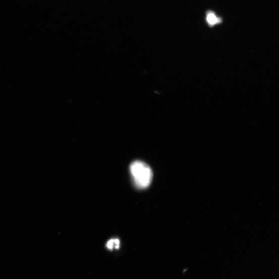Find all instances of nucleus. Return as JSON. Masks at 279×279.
<instances>
[{"label":"nucleus","mask_w":279,"mask_h":279,"mask_svg":"<svg viewBox=\"0 0 279 279\" xmlns=\"http://www.w3.org/2000/svg\"><path fill=\"white\" fill-rule=\"evenodd\" d=\"M130 172L135 186L140 189L148 188L153 179L151 168L141 161H135L130 166Z\"/></svg>","instance_id":"f257e3e1"},{"label":"nucleus","mask_w":279,"mask_h":279,"mask_svg":"<svg viewBox=\"0 0 279 279\" xmlns=\"http://www.w3.org/2000/svg\"><path fill=\"white\" fill-rule=\"evenodd\" d=\"M206 20L210 26H213L222 22L221 18H218L215 14L212 12H209L207 13Z\"/></svg>","instance_id":"f03ea898"},{"label":"nucleus","mask_w":279,"mask_h":279,"mask_svg":"<svg viewBox=\"0 0 279 279\" xmlns=\"http://www.w3.org/2000/svg\"><path fill=\"white\" fill-rule=\"evenodd\" d=\"M106 246L107 248L110 250L118 249L120 247V241L117 238H113L107 243Z\"/></svg>","instance_id":"7ed1b4c3"}]
</instances>
